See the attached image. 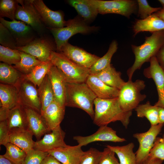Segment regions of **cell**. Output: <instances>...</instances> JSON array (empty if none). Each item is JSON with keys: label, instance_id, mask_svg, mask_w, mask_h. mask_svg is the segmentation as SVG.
Wrapping results in <instances>:
<instances>
[{"label": "cell", "instance_id": "7bdbcfd3", "mask_svg": "<svg viewBox=\"0 0 164 164\" xmlns=\"http://www.w3.org/2000/svg\"><path fill=\"white\" fill-rule=\"evenodd\" d=\"M0 42L2 46L16 50L15 40L9 31L1 23H0Z\"/></svg>", "mask_w": 164, "mask_h": 164}, {"label": "cell", "instance_id": "6da1fadb", "mask_svg": "<svg viewBox=\"0 0 164 164\" xmlns=\"http://www.w3.org/2000/svg\"><path fill=\"white\" fill-rule=\"evenodd\" d=\"M94 114L93 120L94 124L100 127L118 121L127 128L132 111H123L118 97L108 99L97 97L94 101Z\"/></svg>", "mask_w": 164, "mask_h": 164}, {"label": "cell", "instance_id": "30bf717a", "mask_svg": "<svg viewBox=\"0 0 164 164\" xmlns=\"http://www.w3.org/2000/svg\"><path fill=\"white\" fill-rule=\"evenodd\" d=\"M0 21L10 32L17 47L25 46L35 39L34 30L24 22L16 20L8 21L2 17Z\"/></svg>", "mask_w": 164, "mask_h": 164}, {"label": "cell", "instance_id": "f907efd6", "mask_svg": "<svg viewBox=\"0 0 164 164\" xmlns=\"http://www.w3.org/2000/svg\"><path fill=\"white\" fill-rule=\"evenodd\" d=\"M159 122L164 124V108L159 107Z\"/></svg>", "mask_w": 164, "mask_h": 164}, {"label": "cell", "instance_id": "f546056e", "mask_svg": "<svg viewBox=\"0 0 164 164\" xmlns=\"http://www.w3.org/2000/svg\"><path fill=\"white\" fill-rule=\"evenodd\" d=\"M38 87V94L41 104V112L55 100L53 91L48 74Z\"/></svg>", "mask_w": 164, "mask_h": 164}, {"label": "cell", "instance_id": "f35d334b", "mask_svg": "<svg viewBox=\"0 0 164 164\" xmlns=\"http://www.w3.org/2000/svg\"><path fill=\"white\" fill-rule=\"evenodd\" d=\"M48 154V152L33 149L26 153L22 164H41L44 159Z\"/></svg>", "mask_w": 164, "mask_h": 164}, {"label": "cell", "instance_id": "ffe728a7", "mask_svg": "<svg viewBox=\"0 0 164 164\" xmlns=\"http://www.w3.org/2000/svg\"><path fill=\"white\" fill-rule=\"evenodd\" d=\"M85 82L97 97L111 99L118 97L119 95V90L108 85L94 74H90Z\"/></svg>", "mask_w": 164, "mask_h": 164}, {"label": "cell", "instance_id": "44dd1931", "mask_svg": "<svg viewBox=\"0 0 164 164\" xmlns=\"http://www.w3.org/2000/svg\"><path fill=\"white\" fill-rule=\"evenodd\" d=\"M32 133L28 129L15 128L9 130L8 142L12 143L27 153L33 149L35 142Z\"/></svg>", "mask_w": 164, "mask_h": 164}, {"label": "cell", "instance_id": "cb8c5ba5", "mask_svg": "<svg viewBox=\"0 0 164 164\" xmlns=\"http://www.w3.org/2000/svg\"><path fill=\"white\" fill-rule=\"evenodd\" d=\"M132 29L134 36L142 32L152 33L164 30V21L155 13L145 19L137 20Z\"/></svg>", "mask_w": 164, "mask_h": 164}, {"label": "cell", "instance_id": "d590c367", "mask_svg": "<svg viewBox=\"0 0 164 164\" xmlns=\"http://www.w3.org/2000/svg\"><path fill=\"white\" fill-rule=\"evenodd\" d=\"M6 151L3 156L14 164H22L26 153L16 145L8 142L5 146Z\"/></svg>", "mask_w": 164, "mask_h": 164}, {"label": "cell", "instance_id": "7c38bea8", "mask_svg": "<svg viewBox=\"0 0 164 164\" xmlns=\"http://www.w3.org/2000/svg\"><path fill=\"white\" fill-rule=\"evenodd\" d=\"M60 52L78 65L89 70L100 58L68 42L62 47Z\"/></svg>", "mask_w": 164, "mask_h": 164}, {"label": "cell", "instance_id": "60d3db41", "mask_svg": "<svg viewBox=\"0 0 164 164\" xmlns=\"http://www.w3.org/2000/svg\"><path fill=\"white\" fill-rule=\"evenodd\" d=\"M102 154V152L91 148L84 152L80 164H99Z\"/></svg>", "mask_w": 164, "mask_h": 164}, {"label": "cell", "instance_id": "7a4b0ae2", "mask_svg": "<svg viewBox=\"0 0 164 164\" xmlns=\"http://www.w3.org/2000/svg\"><path fill=\"white\" fill-rule=\"evenodd\" d=\"M164 45V30L152 33L149 36H145L144 43L138 46L131 45L135 56L132 65L127 71L128 80H131L135 72L139 70L145 63L149 62L151 59L155 56Z\"/></svg>", "mask_w": 164, "mask_h": 164}, {"label": "cell", "instance_id": "11a10c76", "mask_svg": "<svg viewBox=\"0 0 164 164\" xmlns=\"http://www.w3.org/2000/svg\"></svg>", "mask_w": 164, "mask_h": 164}, {"label": "cell", "instance_id": "4dcf8cb0", "mask_svg": "<svg viewBox=\"0 0 164 164\" xmlns=\"http://www.w3.org/2000/svg\"><path fill=\"white\" fill-rule=\"evenodd\" d=\"M134 144L130 142L121 146L106 145L116 153L119 161V164H137L135 153L133 151Z\"/></svg>", "mask_w": 164, "mask_h": 164}, {"label": "cell", "instance_id": "4fadbf2b", "mask_svg": "<svg viewBox=\"0 0 164 164\" xmlns=\"http://www.w3.org/2000/svg\"><path fill=\"white\" fill-rule=\"evenodd\" d=\"M149 62L150 66L144 69L143 73L146 77L152 78L155 84L158 100L154 105L164 108V70L155 56L152 57Z\"/></svg>", "mask_w": 164, "mask_h": 164}, {"label": "cell", "instance_id": "b9f144b4", "mask_svg": "<svg viewBox=\"0 0 164 164\" xmlns=\"http://www.w3.org/2000/svg\"><path fill=\"white\" fill-rule=\"evenodd\" d=\"M148 156L164 160V135L162 137H156Z\"/></svg>", "mask_w": 164, "mask_h": 164}, {"label": "cell", "instance_id": "db71d44e", "mask_svg": "<svg viewBox=\"0 0 164 164\" xmlns=\"http://www.w3.org/2000/svg\"><path fill=\"white\" fill-rule=\"evenodd\" d=\"M162 5L164 6V0H159L158 1Z\"/></svg>", "mask_w": 164, "mask_h": 164}, {"label": "cell", "instance_id": "bcb514c9", "mask_svg": "<svg viewBox=\"0 0 164 164\" xmlns=\"http://www.w3.org/2000/svg\"><path fill=\"white\" fill-rule=\"evenodd\" d=\"M155 57L159 65L164 70V45L160 48Z\"/></svg>", "mask_w": 164, "mask_h": 164}, {"label": "cell", "instance_id": "f1b7e54d", "mask_svg": "<svg viewBox=\"0 0 164 164\" xmlns=\"http://www.w3.org/2000/svg\"><path fill=\"white\" fill-rule=\"evenodd\" d=\"M53 65L50 60L42 62L36 66L29 73L22 75V78L38 87Z\"/></svg>", "mask_w": 164, "mask_h": 164}, {"label": "cell", "instance_id": "836d02e7", "mask_svg": "<svg viewBox=\"0 0 164 164\" xmlns=\"http://www.w3.org/2000/svg\"><path fill=\"white\" fill-rule=\"evenodd\" d=\"M118 43L115 40H113L110 45L106 53L100 57L89 70L91 74H95L103 70L111 64L112 57L118 49Z\"/></svg>", "mask_w": 164, "mask_h": 164}, {"label": "cell", "instance_id": "e0dca14e", "mask_svg": "<svg viewBox=\"0 0 164 164\" xmlns=\"http://www.w3.org/2000/svg\"><path fill=\"white\" fill-rule=\"evenodd\" d=\"M73 139L82 147L97 141L121 142L126 141L124 138L119 137L116 131L107 125L100 127L98 130L92 135L86 136H75L73 137Z\"/></svg>", "mask_w": 164, "mask_h": 164}, {"label": "cell", "instance_id": "d4e9b609", "mask_svg": "<svg viewBox=\"0 0 164 164\" xmlns=\"http://www.w3.org/2000/svg\"><path fill=\"white\" fill-rule=\"evenodd\" d=\"M67 2L86 23L94 20L98 13L93 0H69Z\"/></svg>", "mask_w": 164, "mask_h": 164}, {"label": "cell", "instance_id": "e575fe53", "mask_svg": "<svg viewBox=\"0 0 164 164\" xmlns=\"http://www.w3.org/2000/svg\"><path fill=\"white\" fill-rule=\"evenodd\" d=\"M21 60L13 67L22 74L29 73L37 65L42 62L36 57L21 51Z\"/></svg>", "mask_w": 164, "mask_h": 164}, {"label": "cell", "instance_id": "5bb4252c", "mask_svg": "<svg viewBox=\"0 0 164 164\" xmlns=\"http://www.w3.org/2000/svg\"><path fill=\"white\" fill-rule=\"evenodd\" d=\"M54 47L51 42L43 38L36 39L26 45L18 47L16 50L36 57L42 62L50 60V56Z\"/></svg>", "mask_w": 164, "mask_h": 164}, {"label": "cell", "instance_id": "7dc6e473", "mask_svg": "<svg viewBox=\"0 0 164 164\" xmlns=\"http://www.w3.org/2000/svg\"><path fill=\"white\" fill-rule=\"evenodd\" d=\"M41 164H62L56 158L49 154L44 159Z\"/></svg>", "mask_w": 164, "mask_h": 164}, {"label": "cell", "instance_id": "8fae6325", "mask_svg": "<svg viewBox=\"0 0 164 164\" xmlns=\"http://www.w3.org/2000/svg\"><path fill=\"white\" fill-rule=\"evenodd\" d=\"M16 87L18 91L19 104L40 114L41 104L36 87L22 78Z\"/></svg>", "mask_w": 164, "mask_h": 164}, {"label": "cell", "instance_id": "7402d4cb", "mask_svg": "<svg viewBox=\"0 0 164 164\" xmlns=\"http://www.w3.org/2000/svg\"><path fill=\"white\" fill-rule=\"evenodd\" d=\"M48 74L53 91L55 100L62 106L65 107L67 83L57 68L53 65Z\"/></svg>", "mask_w": 164, "mask_h": 164}, {"label": "cell", "instance_id": "ba28073f", "mask_svg": "<svg viewBox=\"0 0 164 164\" xmlns=\"http://www.w3.org/2000/svg\"><path fill=\"white\" fill-rule=\"evenodd\" d=\"M164 124L151 125L146 132L133 134L139 143V147L135 153L137 164H141L148 157L157 136L161 132Z\"/></svg>", "mask_w": 164, "mask_h": 164}, {"label": "cell", "instance_id": "9c48e42d", "mask_svg": "<svg viewBox=\"0 0 164 164\" xmlns=\"http://www.w3.org/2000/svg\"><path fill=\"white\" fill-rule=\"evenodd\" d=\"M33 0H18L15 19L30 26L39 34L44 31L45 26L32 3Z\"/></svg>", "mask_w": 164, "mask_h": 164}, {"label": "cell", "instance_id": "ab89813d", "mask_svg": "<svg viewBox=\"0 0 164 164\" xmlns=\"http://www.w3.org/2000/svg\"><path fill=\"white\" fill-rule=\"evenodd\" d=\"M138 15L141 19H145L161 9V7H152L146 0H137Z\"/></svg>", "mask_w": 164, "mask_h": 164}, {"label": "cell", "instance_id": "2e32d148", "mask_svg": "<svg viewBox=\"0 0 164 164\" xmlns=\"http://www.w3.org/2000/svg\"><path fill=\"white\" fill-rule=\"evenodd\" d=\"M65 132L60 126L46 134L42 139L35 142L33 149L48 152L53 150L67 146L64 142Z\"/></svg>", "mask_w": 164, "mask_h": 164}, {"label": "cell", "instance_id": "5b68a950", "mask_svg": "<svg viewBox=\"0 0 164 164\" xmlns=\"http://www.w3.org/2000/svg\"><path fill=\"white\" fill-rule=\"evenodd\" d=\"M48 28L54 37L58 52H60L62 47L73 35L78 33H90L97 29L96 27L88 25L82 18L78 17L67 21L66 26L63 27Z\"/></svg>", "mask_w": 164, "mask_h": 164}, {"label": "cell", "instance_id": "ee69618b", "mask_svg": "<svg viewBox=\"0 0 164 164\" xmlns=\"http://www.w3.org/2000/svg\"><path fill=\"white\" fill-rule=\"evenodd\" d=\"M115 154L111 149L106 147L102 152L99 164H119Z\"/></svg>", "mask_w": 164, "mask_h": 164}, {"label": "cell", "instance_id": "d6986e66", "mask_svg": "<svg viewBox=\"0 0 164 164\" xmlns=\"http://www.w3.org/2000/svg\"><path fill=\"white\" fill-rule=\"evenodd\" d=\"M65 108L54 100L41 112L40 114L50 132L60 126L65 115Z\"/></svg>", "mask_w": 164, "mask_h": 164}, {"label": "cell", "instance_id": "603a6c76", "mask_svg": "<svg viewBox=\"0 0 164 164\" xmlns=\"http://www.w3.org/2000/svg\"><path fill=\"white\" fill-rule=\"evenodd\" d=\"M25 108L27 116L28 129L37 141L39 140L42 136L50 132L40 114L31 108Z\"/></svg>", "mask_w": 164, "mask_h": 164}, {"label": "cell", "instance_id": "816d5d0a", "mask_svg": "<svg viewBox=\"0 0 164 164\" xmlns=\"http://www.w3.org/2000/svg\"><path fill=\"white\" fill-rule=\"evenodd\" d=\"M0 164H14L5 158L3 155H0Z\"/></svg>", "mask_w": 164, "mask_h": 164}, {"label": "cell", "instance_id": "52a82bcc", "mask_svg": "<svg viewBox=\"0 0 164 164\" xmlns=\"http://www.w3.org/2000/svg\"><path fill=\"white\" fill-rule=\"evenodd\" d=\"M98 10V13L118 14L129 18L137 11V0H113L104 1L93 0Z\"/></svg>", "mask_w": 164, "mask_h": 164}, {"label": "cell", "instance_id": "8d00e7d4", "mask_svg": "<svg viewBox=\"0 0 164 164\" xmlns=\"http://www.w3.org/2000/svg\"><path fill=\"white\" fill-rule=\"evenodd\" d=\"M21 51L0 46V61L9 65H14L21 60Z\"/></svg>", "mask_w": 164, "mask_h": 164}, {"label": "cell", "instance_id": "3957f363", "mask_svg": "<svg viewBox=\"0 0 164 164\" xmlns=\"http://www.w3.org/2000/svg\"><path fill=\"white\" fill-rule=\"evenodd\" d=\"M97 97L85 82L67 83L65 106L82 109L93 119L94 101Z\"/></svg>", "mask_w": 164, "mask_h": 164}, {"label": "cell", "instance_id": "74e56055", "mask_svg": "<svg viewBox=\"0 0 164 164\" xmlns=\"http://www.w3.org/2000/svg\"><path fill=\"white\" fill-rule=\"evenodd\" d=\"M18 3V0H1L0 17H7L12 21L15 20V15Z\"/></svg>", "mask_w": 164, "mask_h": 164}, {"label": "cell", "instance_id": "d6a6232c", "mask_svg": "<svg viewBox=\"0 0 164 164\" xmlns=\"http://www.w3.org/2000/svg\"><path fill=\"white\" fill-rule=\"evenodd\" d=\"M135 110L138 117L146 118L149 121L151 125L159 123V107L152 105L149 101L145 104H139Z\"/></svg>", "mask_w": 164, "mask_h": 164}, {"label": "cell", "instance_id": "f6af8a7d", "mask_svg": "<svg viewBox=\"0 0 164 164\" xmlns=\"http://www.w3.org/2000/svg\"><path fill=\"white\" fill-rule=\"evenodd\" d=\"M9 130L7 120L0 122V144L5 146L8 143Z\"/></svg>", "mask_w": 164, "mask_h": 164}, {"label": "cell", "instance_id": "ac0fdd59", "mask_svg": "<svg viewBox=\"0 0 164 164\" xmlns=\"http://www.w3.org/2000/svg\"><path fill=\"white\" fill-rule=\"evenodd\" d=\"M81 147L78 144L72 146L68 145L48 152L62 164H80L84 153Z\"/></svg>", "mask_w": 164, "mask_h": 164}, {"label": "cell", "instance_id": "1f68e13d", "mask_svg": "<svg viewBox=\"0 0 164 164\" xmlns=\"http://www.w3.org/2000/svg\"><path fill=\"white\" fill-rule=\"evenodd\" d=\"M22 74L13 66L0 63V81L1 83L16 86L22 79Z\"/></svg>", "mask_w": 164, "mask_h": 164}, {"label": "cell", "instance_id": "9a60e30c", "mask_svg": "<svg viewBox=\"0 0 164 164\" xmlns=\"http://www.w3.org/2000/svg\"><path fill=\"white\" fill-rule=\"evenodd\" d=\"M32 3L43 23L48 28H61L66 26L67 21L60 11H53L49 8L42 0H33Z\"/></svg>", "mask_w": 164, "mask_h": 164}, {"label": "cell", "instance_id": "8992f818", "mask_svg": "<svg viewBox=\"0 0 164 164\" xmlns=\"http://www.w3.org/2000/svg\"><path fill=\"white\" fill-rule=\"evenodd\" d=\"M145 86V81L139 79L134 82L132 80L125 82L120 90L118 97L119 104L123 111H132L146 98V95L141 93Z\"/></svg>", "mask_w": 164, "mask_h": 164}, {"label": "cell", "instance_id": "681fc988", "mask_svg": "<svg viewBox=\"0 0 164 164\" xmlns=\"http://www.w3.org/2000/svg\"><path fill=\"white\" fill-rule=\"evenodd\" d=\"M163 162V161L161 159L151 158L148 156L141 164H162Z\"/></svg>", "mask_w": 164, "mask_h": 164}, {"label": "cell", "instance_id": "277c9868", "mask_svg": "<svg viewBox=\"0 0 164 164\" xmlns=\"http://www.w3.org/2000/svg\"><path fill=\"white\" fill-rule=\"evenodd\" d=\"M50 60L67 83L85 82L90 74L89 69L74 63L61 52H51Z\"/></svg>", "mask_w": 164, "mask_h": 164}, {"label": "cell", "instance_id": "c3c4849f", "mask_svg": "<svg viewBox=\"0 0 164 164\" xmlns=\"http://www.w3.org/2000/svg\"><path fill=\"white\" fill-rule=\"evenodd\" d=\"M10 110L7 108L1 107L0 108V122L7 120Z\"/></svg>", "mask_w": 164, "mask_h": 164}, {"label": "cell", "instance_id": "f5cc1de1", "mask_svg": "<svg viewBox=\"0 0 164 164\" xmlns=\"http://www.w3.org/2000/svg\"><path fill=\"white\" fill-rule=\"evenodd\" d=\"M162 6V8L160 10L155 13L164 21V6Z\"/></svg>", "mask_w": 164, "mask_h": 164}, {"label": "cell", "instance_id": "484cf974", "mask_svg": "<svg viewBox=\"0 0 164 164\" xmlns=\"http://www.w3.org/2000/svg\"><path fill=\"white\" fill-rule=\"evenodd\" d=\"M94 74L108 85L119 90L125 83L121 78V73L117 71L111 64L105 69Z\"/></svg>", "mask_w": 164, "mask_h": 164}, {"label": "cell", "instance_id": "4316f807", "mask_svg": "<svg viewBox=\"0 0 164 164\" xmlns=\"http://www.w3.org/2000/svg\"><path fill=\"white\" fill-rule=\"evenodd\" d=\"M9 130L15 128L28 129V121L25 108L18 104L10 110L7 119Z\"/></svg>", "mask_w": 164, "mask_h": 164}, {"label": "cell", "instance_id": "83f0119b", "mask_svg": "<svg viewBox=\"0 0 164 164\" xmlns=\"http://www.w3.org/2000/svg\"><path fill=\"white\" fill-rule=\"evenodd\" d=\"M0 99V106L9 109L19 104L18 91L16 87L1 83Z\"/></svg>", "mask_w": 164, "mask_h": 164}]
</instances>
